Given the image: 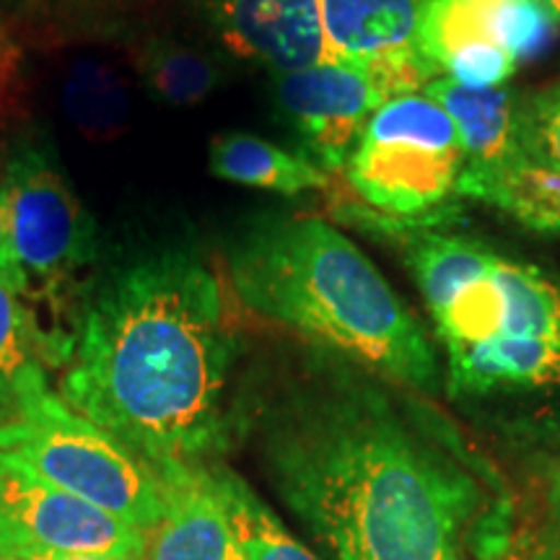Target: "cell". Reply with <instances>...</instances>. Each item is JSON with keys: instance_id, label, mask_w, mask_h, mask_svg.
<instances>
[{"instance_id": "1", "label": "cell", "mask_w": 560, "mask_h": 560, "mask_svg": "<svg viewBox=\"0 0 560 560\" xmlns=\"http://www.w3.org/2000/svg\"><path fill=\"white\" fill-rule=\"evenodd\" d=\"M252 429L272 490L332 560H446L480 509L439 420L348 363H314Z\"/></svg>"}, {"instance_id": "2", "label": "cell", "mask_w": 560, "mask_h": 560, "mask_svg": "<svg viewBox=\"0 0 560 560\" xmlns=\"http://www.w3.org/2000/svg\"><path fill=\"white\" fill-rule=\"evenodd\" d=\"M236 355L219 280L190 252L164 249L91 293L60 392L153 470L200 465L229 446Z\"/></svg>"}, {"instance_id": "3", "label": "cell", "mask_w": 560, "mask_h": 560, "mask_svg": "<svg viewBox=\"0 0 560 560\" xmlns=\"http://www.w3.org/2000/svg\"><path fill=\"white\" fill-rule=\"evenodd\" d=\"M226 265L249 312L382 380L425 395L439 389L436 350L418 319L376 265L327 221L262 215L229 244Z\"/></svg>"}, {"instance_id": "4", "label": "cell", "mask_w": 560, "mask_h": 560, "mask_svg": "<svg viewBox=\"0 0 560 560\" xmlns=\"http://www.w3.org/2000/svg\"><path fill=\"white\" fill-rule=\"evenodd\" d=\"M11 412L13 418L0 423V452L140 532L159 520L161 475L120 439L70 408L50 384L30 392Z\"/></svg>"}, {"instance_id": "5", "label": "cell", "mask_w": 560, "mask_h": 560, "mask_svg": "<svg viewBox=\"0 0 560 560\" xmlns=\"http://www.w3.org/2000/svg\"><path fill=\"white\" fill-rule=\"evenodd\" d=\"M439 79L423 55L382 62H335L283 73L276 79V104L296 132L304 156L322 170H346L376 109L402 94H418Z\"/></svg>"}, {"instance_id": "6", "label": "cell", "mask_w": 560, "mask_h": 560, "mask_svg": "<svg viewBox=\"0 0 560 560\" xmlns=\"http://www.w3.org/2000/svg\"><path fill=\"white\" fill-rule=\"evenodd\" d=\"M5 210L19 265L32 285L58 296L96 262V223L50 151L21 143L3 172Z\"/></svg>"}, {"instance_id": "7", "label": "cell", "mask_w": 560, "mask_h": 560, "mask_svg": "<svg viewBox=\"0 0 560 560\" xmlns=\"http://www.w3.org/2000/svg\"><path fill=\"white\" fill-rule=\"evenodd\" d=\"M143 532L68 493L0 452V558L42 552L138 556Z\"/></svg>"}, {"instance_id": "8", "label": "cell", "mask_w": 560, "mask_h": 560, "mask_svg": "<svg viewBox=\"0 0 560 560\" xmlns=\"http://www.w3.org/2000/svg\"><path fill=\"white\" fill-rule=\"evenodd\" d=\"M462 164L465 156L459 149L361 138L346 170L353 190L371 208L410 221V215L441 206L457 190Z\"/></svg>"}, {"instance_id": "9", "label": "cell", "mask_w": 560, "mask_h": 560, "mask_svg": "<svg viewBox=\"0 0 560 560\" xmlns=\"http://www.w3.org/2000/svg\"><path fill=\"white\" fill-rule=\"evenodd\" d=\"M164 511L149 529L136 560H236L226 506L213 478V462L166 465Z\"/></svg>"}, {"instance_id": "10", "label": "cell", "mask_w": 560, "mask_h": 560, "mask_svg": "<svg viewBox=\"0 0 560 560\" xmlns=\"http://www.w3.org/2000/svg\"><path fill=\"white\" fill-rule=\"evenodd\" d=\"M223 45L278 75L327 60L317 0H208Z\"/></svg>"}, {"instance_id": "11", "label": "cell", "mask_w": 560, "mask_h": 560, "mask_svg": "<svg viewBox=\"0 0 560 560\" xmlns=\"http://www.w3.org/2000/svg\"><path fill=\"white\" fill-rule=\"evenodd\" d=\"M446 355L454 400L560 395V338H493Z\"/></svg>"}, {"instance_id": "12", "label": "cell", "mask_w": 560, "mask_h": 560, "mask_svg": "<svg viewBox=\"0 0 560 560\" xmlns=\"http://www.w3.org/2000/svg\"><path fill=\"white\" fill-rule=\"evenodd\" d=\"M30 289L0 276V405L13 410L47 384V371L68 366L75 335L45 327L30 304Z\"/></svg>"}, {"instance_id": "13", "label": "cell", "mask_w": 560, "mask_h": 560, "mask_svg": "<svg viewBox=\"0 0 560 560\" xmlns=\"http://www.w3.org/2000/svg\"><path fill=\"white\" fill-rule=\"evenodd\" d=\"M325 55L335 62H382L418 55L423 0H317Z\"/></svg>"}, {"instance_id": "14", "label": "cell", "mask_w": 560, "mask_h": 560, "mask_svg": "<svg viewBox=\"0 0 560 560\" xmlns=\"http://www.w3.org/2000/svg\"><path fill=\"white\" fill-rule=\"evenodd\" d=\"M423 94L452 117L465 156L462 170H490L520 153V100L509 89H470L439 75Z\"/></svg>"}, {"instance_id": "15", "label": "cell", "mask_w": 560, "mask_h": 560, "mask_svg": "<svg viewBox=\"0 0 560 560\" xmlns=\"http://www.w3.org/2000/svg\"><path fill=\"white\" fill-rule=\"evenodd\" d=\"M462 198L486 200L542 234H560V170L514 153L490 170H462Z\"/></svg>"}, {"instance_id": "16", "label": "cell", "mask_w": 560, "mask_h": 560, "mask_svg": "<svg viewBox=\"0 0 560 560\" xmlns=\"http://www.w3.org/2000/svg\"><path fill=\"white\" fill-rule=\"evenodd\" d=\"M208 166L215 177L231 185L257 187L278 195L325 190L330 174L304 153H293L249 132H223L210 143Z\"/></svg>"}, {"instance_id": "17", "label": "cell", "mask_w": 560, "mask_h": 560, "mask_svg": "<svg viewBox=\"0 0 560 560\" xmlns=\"http://www.w3.org/2000/svg\"><path fill=\"white\" fill-rule=\"evenodd\" d=\"M408 262L425 306L436 317L457 299L459 291L486 278L499 262V255L465 236L420 234L410 242Z\"/></svg>"}, {"instance_id": "18", "label": "cell", "mask_w": 560, "mask_h": 560, "mask_svg": "<svg viewBox=\"0 0 560 560\" xmlns=\"http://www.w3.org/2000/svg\"><path fill=\"white\" fill-rule=\"evenodd\" d=\"M213 478L226 506L231 540L240 560H319L283 527L240 475L213 462Z\"/></svg>"}, {"instance_id": "19", "label": "cell", "mask_w": 560, "mask_h": 560, "mask_svg": "<svg viewBox=\"0 0 560 560\" xmlns=\"http://www.w3.org/2000/svg\"><path fill=\"white\" fill-rule=\"evenodd\" d=\"M62 112L86 138H109L130 117L128 86L100 60H79L60 91Z\"/></svg>"}, {"instance_id": "20", "label": "cell", "mask_w": 560, "mask_h": 560, "mask_svg": "<svg viewBox=\"0 0 560 560\" xmlns=\"http://www.w3.org/2000/svg\"><path fill=\"white\" fill-rule=\"evenodd\" d=\"M140 73L164 102L195 104L219 86L221 70L206 55L170 39H153L140 55Z\"/></svg>"}, {"instance_id": "21", "label": "cell", "mask_w": 560, "mask_h": 560, "mask_svg": "<svg viewBox=\"0 0 560 560\" xmlns=\"http://www.w3.org/2000/svg\"><path fill=\"white\" fill-rule=\"evenodd\" d=\"M361 138L369 140H416L431 149H459V136L452 117L425 94H402L384 102L371 115Z\"/></svg>"}, {"instance_id": "22", "label": "cell", "mask_w": 560, "mask_h": 560, "mask_svg": "<svg viewBox=\"0 0 560 560\" xmlns=\"http://www.w3.org/2000/svg\"><path fill=\"white\" fill-rule=\"evenodd\" d=\"M556 16L540 0H490L488 34L516 62L537 58L556 34Z\"/></svg>"}, {"instance_id": "23", "label": "cell", "mask_w": 560, "mask_h": 560, "mask_svg": "<svg viewBox=\"0 0 560 560\" xmlns=\"http://www.w3.org/2000/svg\"><path fill=\"white\" fill-rule=\"evenodd\" d=\"M520 153L560 170V86L520 100Z\"/></svg>"}, {"instance_id": "24", "label": "cell", "mask_w": 560, "mask_h": 560, "mask_svg": "<svg viewBox=\"0 0 560 560\" xmlns=\"http://www.w3.org/2000/svg\"><path fill=\"white\" fill-rule=\"evenodd\" d=\"M516 70V60L495 42H467L454 50L441 66L452 81L470 89H501Z\"/></svg>"}, {"instance_id": "25", "label": "cell", "mask_w": 560, "mask_h": 560, "mask_svg": "<svg viewBox=\"0 0 560 560\" xmlns=\"http://www.w3.org/2000/svg\"><path fill=\"white\" fill-rule=\"evenodd\" d=\"M0 276L16 280V283L30 289V280H26L24 270H21L16 249H13L11 240V223H9V210H5L3 192H0Z\"/></svg>"}, {"instance_id": "26", "label": "cell", "mask_w": 560, "mask_h": 560, "mask_svg": "<svg viewBox=\"0 0 560 560\" xmlns=\"http://www.w3.org/2000/svg\"><path fill=\"white\" fill-rule=\"evenodd\" d=\"M30 560H136L132 556H100V552H42Z\"/></svg>"}, {"instance_id": "27", "label": "cell", "mask_w": 560, "mask_h": 560, "mask_svg": "<svg viewBox=\"0 0 560 560\" xmlns=\"http://www.w3.org/2000/svg\"><path fill=\"white\" fill-rule=\"evenodd\" d=\"M540 3L556 16V21H560V0H540Z\"/></svg>"}, {"instance_id": "28", "label": "cell", "mask_w": 560, "mask_h": 560, "mask_svg": "<svg viewBox=\"0 0 560 560\" xmlns=\"http://www.w3.org/2000/svg\"><path fill=\"white\" fill-rule=\"evenodd\" d=\"M446 560H462V558L457 556V552H454V556H450V558H446Z\"/></svg>"}, {"instance_id": "29", "label": "cell", "mask_w": 560, "mask_h": 560, "mask_svg": "<svg viewBox=\"0 0 560 560\" xmlns=\"http://www.w3.org/2000/svg\"><path fill=\"white\" fill-rule=\"evenodd\" d=\"M0 560H16V558H0Z\"/></svg>"}, {"instance_id": "30", "label": "cell", "mask_w": 560, "mask_h": 560, "mask_svg": "<svg viewBox=\"0 0 560 560\" xmlns=\"http://www.w3.org/2000/svg\"><path fill=\"white\" fill-rule=\"evenodd\" d=\"M236 560H240V558H236Z\"/></svg>"}]
</instances>
